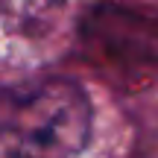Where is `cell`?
I'll list each match as a JSON object with an SVG mask.
<instances>
[{"label":"cell","mask_w":158,"mask_h":158,"mask_svg":"<svg viewBox=\"0 0 158 158\" xmlns=\"http://www.w3.org/2000/svg\"><path fill=\"white\" fill-rule=\"evenodd\" d=\"M91 100L64 76L9 85L0 100V152L6 158H64L91 138Z\"/></svg>","instance_id":"1"},{"label":"cell","mask_w":158,"mask_h":158,"mask_svg":"<svg viewBox=\"0 0 158 158\" xmlns=\"http://www.w3.org/2000/svg\"><path fill=\"white\" fill-rule=\"evenodd\" d=\"M64 0H0L6 29L15 32H41L53 23Z\"/></svg>","instance_id":"2"}]
</instances>
